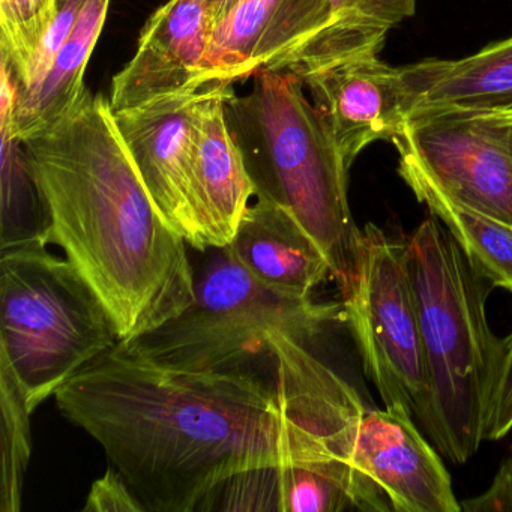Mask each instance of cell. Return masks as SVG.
I'll use <instances>...</instances> for the list:
<instances>
[{
  "instance_id": "4316f807",
  "label": "cell",
  "mask_w": 512,
  "mask_h": 512,
  "mask_svg": "<svg viewBox=\"0 0 512 512\" xmlns=\"http://www.w3.org/2000/svg\"><path fill=\"white\" fill-rule=\"evenodd\" d=\"M239 2L241 0H205L206 11H208L212 28H215Z\"/></svg>"
},
{
  "instance_id": "ffe728a7",
  "label": "cell",
  "mask_w": 512,
  "mask_h": 512,
  "mask_svg": "<svg viewBox=\"0 0 512 512\" xmlns=\"http://www.w3.org/2000/svg\"><path fill=\"white\" fill-rule=\"evenodd\" d=\"M418 0H329L331 25L286 70L358 53H380L389 31L415 16Z\"/></svg>"
},
{
  "instance_id": "8992f818",
  "label": "cell",
  "mask_w": 512,
  "mask_h": 512,
  "mask_svg": "<svg viewBox=\"0 0 512 512\" xmlns=\"http://www.w3.org/2000/svg\"><path fill=\"white\" fill-rule=\"evenodd\" d=\"M0 358L34 413L83 368L121 343L91 284L47 247L0 254Z\"/></svg>"
},
{
  "instance_id": "7402d4cb",
  "label": "cell",
  "mask_w": 512,
  "mask_h": 512,
  "mask_svg": "<svg viewBox=\"0 0 512 512\" xmlns=\"http://www.w3.org/2000/svg\"><path fill=\"white\" fill-rule=\"evenodd\" d=\"M31 415L13 368L0 358V512L22 509L32 451Z\"/></svg>"
},
{
  "instance_id": "ba28073f",
  "label": "cell",
  "mask_w": 512,
  "mask_h": 512,
  "mask_svg": "<svg viewBox=\"0 0 512 512\" xmlns=\"http://www.w3.org/2000/svg\"><path fill=\"white\" fill-rule=\"evenodd\" d=\"M455 199L512 227V155L490 113H442L407 122L394 139Z\"/></svg>"
},
{
  "instance_id": "52a82bcc",
  "label": "cell",
  "mask_w": 512,
  "mask_h": 512,
  "mask_svg": "<svg viewBox=\"0 0 512 512\" xmlns=\"http://www.w3.org/2000/svg\"><path fill=\"white\" fill-rule=\"evenodd\" d=\"M341 296L344 322L383 404L409 413L421 427L428 379L407 238L365 224L355 271Z\"/></svg>"
},
{
  "instance_id": "484cf974",
  "label": "cell",
  "mask_w": 512,
  "mask_h": 512,
  "mask_svg": "<svg viewBox=\"0 0 512 512\" xmlns=\"http://www.w3.org/2000/svg\"><path fill=\"white\" fill-rule=\"evenodd\" d=\"M464 512H512V454L503 458L490 487L461 502Z\"/></svg>"
},
{
  "instance_id": "ac0fdd59",
  "label": "cell",
  "mask_w": 512,
  "mask_h": 512,
  "mask_svg": "<svg viewBox=\"0 0 512 512\" xmlns=\"http://www.w3.org/2000/svg\"><path fill=\"white\" fill-rule=\"evenodd\" d=\"M398 175L454 236L472 265L512 295V227L494 220L443 190L406 149L397 148Z\"/></svg>"
},
{
  "instance_id": "5bb4252c",
  "label": "cell",
  "mask_w": 512,
  "mask_h": 512,
  "mask_svg": "<svg viewBox=\"0 0 512 512\" xmlns=\"http://www.w3.org/2000/svg\"><path fill=\"white\" fill-rule=\"evenodd\" d=\"M233 86L203 89L191 137V206L203 251L227 247L256 197L226 118ZM202 251V253H203Z\"/></svg>"
},
{
  "instance_id": "d6986e66",
  "label": "cell",
  "mask_w": 512,
  "mask_h": 512,
  "mask_svg": "<svg viewBox=\"0 0 512 512\" xmlns=\"http://www.w3.org/2000/svg\"><path fill=\"white\" fill-rule=\"evenodd\" d=\"M220 500L224 511H358L352 494L325 473L301 466L251 470L224 482L206 503ZM202 506V508H203Z\"/></svg>"
},
{
  "instance_id": "6da1fadb",
  "label": "cell",
  "mask_w": 512,
  "mask_h": 512,
  "mask_svg": "<svg viewBox=\"0 0 512 512\" xmlns=\"http://www.w3.org/2000/svg\"><path fill=\"white\" fill-rule=\"evenodd\" d=\"M100 443L145 511L202 508L251 470L301 466L340 482L359 512H389L382 488L350 461L359 400L301 341L269 338L266 374L170 367L119 343L55 395Z\"/></svg>"
},
{
  "instance_id": "3957f363",
  "label": "cell",
  "mask_w": 512,
  "mask_h": 512,
  "mask_svg": "<svg viewBox=\"0 0 512 512\" xmlns=\"http://www.w3.org/2000/svg\"><path fill=\"white\" fill-rule=\"evenodd\" d=\"M428 379L421 428L452 464H466L487 440L502 358L487 317L493 284L434 215L407 238Z\"/></svg>"
},
{
  "instance_id": "d4e9b609",
  "label": "cell",
  "mask_w": 512,
  "mask_h": 512,
  "mask_svg": "<svg viewBox=\"0 0 512 512\" xmlns=\"http://www.w3.org/2000/svg\"><path fill=\"white\" fill-rule=\"evenodd\" d=\"M512 431V332L503 340L502 358L488 415L487 440H500Z\"/></svg>"
},
{
  "instance_id": "9c48e42d",
  "label": "cell",
  "mask_w": 512,
  "mask_h": 512,
  "mask_svg": "<svg viewBox=\"0 0 512 512\" xmlns=\"http://www.w3.org/2000/svg\"><path fill=\"white\" fill-rule=\"evenodd\" d=\"M331 25L329 0H241L212 31L194 91L286 70Z\"/></svg>"
},
{
  "instance_id": "603a6c76",
  "label": "cell",
  "mask_w": 512,
  "mask_h": 512,
  "mask_svg": "<svg viewBox=\"0 0 512 512\" xmlns=\"http://www.w3.org/2000/svg\"><path fill=\"white\" fill-rule=\"evenodd\" d=\"M58 13V0H0V58L10 68L17 94L31 82L44 37Z\"/></svg>"
},
{
  "instance_id": "30bf717a",
  "label": "cell",
  "mask_w": 512,
  "mask_h": 512,
  "mask_svg": "<svg viewBox=\"0 0 512 512\" xmlns=\"http://www.w3.org/2000/svg\"><path fill=\"white\" fill-rule=\"evenodd\" d=\"M304 83L311 103L346 166L371 143L394 142L404 118L400 70L379 53H358L290 71Z\"/></svg>"
},
{
  "instance_id": "f1b7e54d",
  "label": "cell",
  "mask_w": 512,
  "mask_h": 512,
  "mask_svg": "<svg viewBox=\"0 0 512 512\" xmlns=\"http://www.w3.org/2000/svg\"><path fill=\"white\" fill-rule=\"evenodd\" d=\"M509 452H511V454H512V443H511V446H509Z\"/></svg>"
},
{
  "instance_id": "2e32d148",
  "label": "cell",
  "mask_w": 512,
  "mask_h": 512,
  "mask_svg": "<svg viewBox=\"0 0 512 512\" xmlns=\"http://www.w3.org/2000/svg\"><path fill=\"white\" fill-rule=\"evenodd\" d=\"M112 0H89L49 71L34 86L17 95L13 77L2 64L0 128L20 143L61 122L82 100L89 59L106 25Z\"/></svg>"
},
{
  "instance_id": "7a4b0ae2",
  "label": "cell",
  "mask_w": 512,
  "mask_h": 512,
  "mask_svg": "<svg viewBox=\"0 0 512 512\" xmlns=\"http://www.w3.org/2000/svg\"><path fill=\"white\" fill-rule=\"evenodd\" d=\"M50 224V245L91 284L130 343L194 298L184 238L146 190L109 98L86 91L55 127L22 143Z\"/></svg>"
},
{
  "instance_id": "7c38bea8",
  "label": "cell",
  "mask_w": 512,
  "mask_h": 512,
  "mask_svg": "<svg viewBox=\"0 0 512 512\" xmlns=\"http://www.w3.org/2000/svg\"><path fill=\"white\" fill-rule=\"evenodd\" d=\"M202 91L113 112L125 148L167 223L194 250L202 239L191 206V137Z\"/></svg>"
},
{
  "instance_id": "4fadbf2b",
  "label": "cell",
  "mask_w": 512,
  "mask_h": 512,
  "mask_svg": "<svg viewBox=\"0 0 512 512\" xmlns=\"http://www.w3.org/2000/svg\"><path fill=\"white\" fill-rule=\"evenodd\" d=\"M205 0H167L142 29L136 55L113 77V112L194 91L212 40Z\"/></svg>"
},
{
  "instance_id": "277c9868",
  "label": "cell",
  "mask_w": 512,
  "mask_h": 512,
  "mask_svg": "<svg viewBox=\"0 0 512 512\" xmlns=\"http://www.w3.org/2000/svg\"><path fill=\"white\" fill-rule=\"evenodd\" d=\"M244 95L226 100V118L257 197L290 212L331 266L341 292L355 271L361 229L347 196L349 167L290 71L262 70Z\"/></svg>"
},
{
  "instance_id": "5b68a950",
  "label": "cell",
  "mask_w": 512,
  "mask_h": 512,
  "mask_svg": "<svg viewBox=\"0 0 512 512\" xmlns=\"http://www.w3.org/2000/svg\"><path fill=\"white\" fill-rule=\"evenodd\" d=\"M194 269L193 302L178 316L125 349L158 364L190 370L256 365L272 335L313 343L344 320L343 305L293 296L257 280L229 247L208 248Z\"/></svg>"
},
{
  "instance_id": "44dd1931",
  "label": "cell",
  "mask_w": 512,
  "mask_h": 512,
  "mask_svg": "<svg viewBox=\"0 0 512 512\" xmlns=\"http://www.w3.org/2000/svg\"><path fill=\"white\" fill-rule=\"evenodd\" d=\"M2 136V218L0 254L49 247L50 224L37 185L29 173L22 143L7 130Z\"/></svg>"
},
{
  "instance_id": "9a60e30c",
  "label": "cell",
  "mask_w": 512,
  "mask_h": 512,
  "mask_svg": "<svg viewBox=\"0 0 512 512\" xmlns=\"http://www.w3.org/2000/svg\"><path fill=\"white\" fill-rule=\"evenodd\" d=\"M406 124L442 113L512 112V37L463 59L404 65Z\"/></svg>"
},
{
  "instance_id": "83f0119b",
  "label": "cell",
  "mask_w": 512,
  "mask_h": 512,
  "mask_svg": "<svg viewBox=\"0 0 512 512\" xmlns=\"http://www.w3.org/2000/svg\"><path fill=\"white\" fill-rule=\"evenodd\" d=\"M494 121V128L502 142L512 155V112L490 113Z\"/></svg>"
},
{
  "instance_id": "cb8c5ba5",
  "label": "cell",
  "mask_w": 512,
  "mask_h": 512,
  "mask_svg": "<svg viewBox=\"0 0 512 512\" xmlns=\"http://www.w3.org/2000/svg\"><path fill=\"white\" fill-rule=\"evenodd\" d=\"M85 512H143L142 503L131 490L124 476L110 464L106 473L92 484L86 499Z\"/></svg>"
},
{
  "instance_id": "8fae6325",
  "label": "cell",
  "mask_w": 512,
  "mask_h": 512,
  "mask_svg": "<svg viewBox=\"0 0 512 512\" xmlns=\"http://www.w3.org/2000/svg\"><path fill=\"white\" fill-rule=\"evenodd\" d=\"M350 460L382 488L392 512H461L442 455L409 413L362 404Z\"/></svg>"
},
{
  "instance_id": "e0dca14e",
  "label": "cell",
  "mask_w": 512,
  "mask_h": 512,
  "mask_svg": "<svg viewBox=\"0 0 512 512\" xmlns=\"http://www.w3.org/2000/svg\"><path fill=\"white\" fill-rule=\"evenodd\" d=\"M227 247L236 259L272 289L313 296L332 277L331 266L316 242L287 209L254 197Z\"/></svg>"
}]
</instances>
